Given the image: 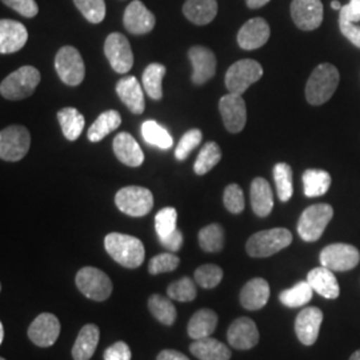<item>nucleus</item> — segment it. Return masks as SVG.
I'll list each match as a JSON object with an SVG mask.
<instances>
[{
  "mask_svg": "<svg viewBox=\"0 0 360 360\" xmlns=\"http://www.w3.org/2000/svg\"><path fill=\"white\" fill-rule=\"evenodd\" d=\"M319 259L323 267L334 272H345L355 269L359 264L360 252L354 245L334 243L323 248Z\"/></svg>",
  "mask_w": 360,
  "mask_h": 360,
  "instance_id": "9b49d317",
  "label": "nucleus"
},
{
  "mask_svg": "<svg viewBox=\"0 0 360 360\" xmlns=\"http://www.w3.org/2000/svg\"><path fill=\"white\" fill-rule=\"evenodd\" d=\"M334 217V208L326 203L306 208L297 221V233L304 242H316Z\"/></svg>",
  "mask_w": 360,
  "mask_h": 360,
  "instance_id": "39448f33",
  "label": "nucleus"
},
{
  "mask_svg": "<svg viewBox=\"0 0 360 360\" xmlns=\"http://www.w3.org/2000/svg\"><path fill=\"white\" fill-rule=\"evenodd\" d=\"M291 16L296 26L303 31L319 28L323 22V4L321 0H292Z\"/></svg>",
  "mask_w": 360,
  "mask_h": 360,
  "instance_id": "2eb2a0df",
  "label": "nucleus"
},
{
  "mask_svg": "<svg viewBox=\"0 0 360 360\" xmlns=\"http://www.w3.org/2000/svg\"><path fill=\"white\" fill-rule=\"evenodd\" d=\"M331 7H333L334 10H339V11L343 8V6L340 4V1H338V0H334V1L331 3Z\"/></svg>",
  "mask_w": 360,
  "mask_h": 360,
  "instance_id": "4d7b16f0",
  "label": "nucleus"
},
{
  "mask_svg": "<svg viewBox=\"0 0 360 360\" xmlns=\"http://www.w3.org/2000/svg\"><path fill=\"white\" fill-rule=\"evenodd\" d=\"M166 72H167L166 67L160 63L147 65V68L143 72V87L147 92V95L154 101H160L163 98L162 83H163V77L166 75Z\"/></svg>",
  "mask_w": 360,
  "mask_h": 360,
  "instance_id": "72a5a7b5",
  "label": "nucleus"
},
{
  "mask_svg": "<svg viewBox=\"0 0 360 360\" xmlns=\"http://www.w3.org/2000/svg\"><path fill=\"white\" fill-rule=\"evenodd\" d=\"M55 68L67 86H79L86 77V67L80 52L72 46L62 47L55 56Z\"/></svg>",
  "mask_w": 360,
  "mask_h": 360,
  "instance_id": "1a4fd4ad",
  "label": "nucleus"
},
{
  "mask_svg": "<svg viewBox=\"0 0 360 360\" xmlns=\"http://www.w3.org/2000/svg\"><path fill=\"white\" fill-rule=\"evenodd\" d=\"M148 309L155 319L165 326H172L178 316L174 303L166 296L159 294H155L148 299Z\"/></svg>",
  "mask_w": 360,
  "mask_h": 360,
  "instance_id": "f704fd0d",
  "label": "nucleus"
},
{
  "mask_svg": "<svg viewBox=\"0 0 360 360\" xmlns=\"http://www.w3.org/2000/svg\"><path fill=\"white\" fill-rule=\"evenodd\" d=\"M312 295H314V290L309 282H299L294 287L284 290L279 296V299L285 307L296 309V307L306 306L312 299Z\"/></svg>",
  "mask_w": 360,
  "mask_h": 360,
  "instance_id": "58836bf2",
  "label": "nucleus"
},
{
  "mask_svg": "<svg viewBox=\"0 0 360 360\" xmlns=\"http://www.w3.org/2000/svg\"><path fill=\"white\" fill-rule=\"evenodd\" d=\"M60 335V322L53 314H40L28 327V338L38 347H51Z\"/></svg>",
  "mask_w": 360,
  "mask_h": 360,
  "instance_id": "4468645a",
  "label": "nucleus"
},
{
  "mask_svg": "<svg viewBox=\"0 0 360 360\" xmlns=\"http://www.w3.org/2000/svg\"><path fill=\"white\" fill-rule=\"evenodd\" d=\"M31 136L25 126H10L0 132V158L6 162H19L26 156Z\"/></svg>",
  "mask_w": 360,
  "mask_h": 360,
  "instance_id": "9d476101",
  "label": "nucleus"
},
{
  "mask_svg": "<svg viewBox=\"0 0 360 360\" xmlns=\"http://www.w3.org/2000/svg\"><path fill=\"white\" fill-rule=\"evenodd\" d=\"M115 205L123 214L132 218H141L153 210L154 196L146 187L129 186L116 193Z\"/></svg>",
  "mask_w": 360,
  "mask_h": 360,
  "instance_id": "423d86ee",
  "label": "nucleus"
},
{
  "mask_svg": "<svg viewBox=\"0 0 360 360\" xmlns=\"http://www.w3.org/2000/svg\"><path fill=\"white\" fill-rule=\"evenodd\" d=\"M156 360H190L184 354H181L176 349H163Z\"/></svg>",
  "mask_w": 360,
  "mask_h": 360,
  "instance_id": "5fc2aeb1",
  "label": "nucleus"
},
{
  "mask_svg": "<svg viewBox=\"0 0 360 360\" xmlns=\"http://www.w3.org/2000/svg\"><path fill=\"white\" fill-rule=\"evenodd\" d=\"M227 340L230 346L236 349H251L255 347L259 342L257 324L247 316L238 318L229 327Z\"/></svg>",
  "mask_w": 360,
  "mask_h": 360,
  "instance_id": "aec40b11",
  "label": "nucleus"
},
{
  "mask_svg": "<svg viewBox=\"0 0 360 360\" xmlns=\"http://www.w3.org/2000/svg\"><path fill=\"white\" fill-rule=\"evenodd\" d=\"M104 248L116 263L126 269L141 267L146 257V250L142 242L127 233H108L104 238Z\"/></svg>",
  "mask_w": 360,
  "mask_h": 360,
  "instance_id": "f257e3e1",
  "label": "nucleus"
},
{
  "mask_svg": "<svg viewBox=\"0 0 360 360\" xmlns=\"http://www.w3.org/2000/svg\"><path fill=\"white\" fill-rule=\"evenodd\" d=\"M339 20H345L349 23H359L360 0H351L347 6H343V8L340 10Z\"/></svg>",
  "mask_w": 360,
  "mask_h": 360,
  "instance_id": "3c124183",
  "label": "nucleus"
},
{
  "mask_svg": "<svg viewBox=\"0 0 360 360\" xmlns=\"http://www.w3.org/2000/svg\"><path fill=\"white\" fill-rule=\"evenodd\" d=\"M218 315L215 311L202 309L196 311L187 326V333L191 339L199 340L214 334L218 326Z\"/></svg>",
  "mask_w": 360,
  "mask_h": 360,
  "instance_id": "c756f323",
  "label": "nucleus"
},
{
  "mask_svg": "<svg viewBox=\"0 0 360 360\" xmlns=\"http://www.w3.org/2000/svg\"><path fill=\"white\" fill-rule=\"evenodd\" d=\"M292 243V233L287 229H271L254 233L245 245L247 254L252 257H269Z\"/></svg>",
  "mask_w": 360,
  "mask_h": 360,
  "instance_id": "20e7f679",
  "label": "nucleus"
},
{
  "mask_svg": "<svg viewBox=\"0 0 360 360\" xmlns=\"http://www.w3.org/2000/svg\"><path fill=\"white\" fill-rule=\"evenodd\" d=\"M40 83V72L32 65H23L11 72L0 84V94L7 101H22L31 96Z\"/></svg>",
  "mask_w": 360,
  "mask_h": 360,
  "instance_id": "7ed1b4c3",
  "label": "nucleus"
},
{
  "mask_svg": "<svg viewBox=\"0 0 360 360\" xmlns=\"http://www.w3.org/2000/svg\"><path fill=\"white\" fill-rule=\"evenodd\" d=\"M274 179L276 184V191L281 202H288L292 198L294 186H292V169L287 163H278L274 167Z\"/></svg>",
  "mask_w": 360,
  "mask_h": 360,
  "instance_id": "ea45409f",
  "label": "nucleus"
},
{
  "mask_svg": "<svg viewBox=\"0 0 360 360\" xmlns=\"http://www.w3.org/2000/svg\"><path fill=\"white\" fill-rule=\"evenodd\" d=\"M349 360H360V349L355 351V352L351 355Z\"/></svg>",
  "mask_w": 360,
  "mask_h": 360,
  "instance_id": "bf43d9fd",
  "label": "nucleus"
},
{
  "mask_svg": "<svg viewBox=\"0 0 360 360\" xmlns=\"http://www.w3.org/2000/svg\"><path fill=\"white\" fill-rule=\"evenodd\" d=\"M142 136L150 146H155L162 150H168L174 144V139L167 129L162 127L155 120H147L143 123Z\"/></svg>",
  "mask_w": 360,
  "mask_h": 360,
  "instance_id": "c9c22d12",
  "label": "nucleus"
},
{
  "mask_svg": "<svg viewBox=\"0 0 360 360\" xmlns=\"http://www.w3.org/2000/svg\"><path fill=\"white\" fill-rule=\"evenodd\" d=\"M167 295L178 302H193L196 297V285L190 278H181L168 285Z\"/></svg>",
  "mask_w": 360,
  "mask_h": 360,
  "instance_id": "c03bdc74",
  "label": "nucleus"
},
{
  "mask_svg": "<svg viewBox=\"0 0 360 360\" xmlns=\"http://www.w3.org/2000/svg\"><path fill=\"white\" fill-rule=\"evenodd\" d=\"M220 159H221V150L218 144L215 142L206 143L196 158V162L193 166L195 174L199 176L206 175L218 165Z\"/></svg>",
  "mask_w": 360,
  "mask_h": 360,
  "instance_id": "4c0bfd02",
  "label": "nucleus"
},
{
  "mask_svg": "<svg viewBox=\"0 0 360 360\" xmlns=\"http://www.w3.org/2000/svg\"><path fill=\"white\" fill-rule=\"evenodd\" d=\"M251 207L259 218L269 217L274 208V195L270 183L263 178H255L250 188Z\"/></svg>",
  "mask_w": 360,
  "mask_h": 360,
  "instance_id": "393cba45",
  "label": "nucleus"
},
{
  "mask_svg": "<svg viewBox=\"0 0 360 360\" xmlns=\"http://www.w3.org/2000/svg\"><path fill=\"white\" fill-rule=\"evenodd\" d=\"M104 55L117 74H127L134 65V53L129 39L120 32L110 34L104 41Z\"/></svg>",
  "mask_w": 360,
  "mask_h": 360,
  "instance_id": "f8f14e48",
  "label": "nucleus"
},
{
  "mask_svg": "<svg viewBox=\"0 0 360 360\" xmlns=\"http://www.w3.org/2000/svg\"><path fill=\"white\" fill-rule=\"evenodd\" d=\"M27 40L28 31L25 25L11 19L0 20V52L3 55L20 51Z\"/></svg>",
  "mask_w": 360,
  "mask_h": 360,
  "instance_id": "412c9836",
  "label": "nucleus"
},
{
  "mask_svg": "<svg viewBox=\"0 0 360 360\" xmlns=\"http://www.w3.org/2000/svg\"><path fill=\"white\" fill-rule=\"evenodd\" d=\"M3 4L13 8L25 18H34L39 13L38 4L35 0H1Z\"/></svg>",
  "mask_w": 360,
  "mask_h": 360,
  "instance_id": "09e8293b",
  "label": "nucleus"
},
{
  "mask_svg": "<svg viewBox=\"0 0 360 360\" xmlns=\"http://www.w3.org/2000/svg\"><path fill=\"white\" fill-rule=\"evenodd\" d=\"M180 259L171 254V252H165V254H159L156 257H153L148 263V272L151 275H159L163 272H171V271L176 270L179 266Z\"/></svg>",
  "mask_w": 360,
  "mask_h": 360,
  "instance_id": "de8ad7c7",
  "label": "nucleus"
},
{
  "mask_svg": "<svg viewBox=\"0 0 360 360\" xmlns=\"http://www.w3.org/2000/svg\"><path fill=\"white\" fill-rule=\"evenodd\" d=\"M303 186L307 198L322 196L330 190L331 175L324 169L311 168L303 174Z\"/></svg>",
  "mask_w": 360,
  "mask_h": 360,
  "instance_id": "2f4dec72",
  "label": "nucleus"
},
{
  "mask_svg": "<svg viewBox=\"0 0 360 360\" xmlns=\"http://www.w3.org/2000/svg\"><path fill=\"white\" fill-rule=\"evenodd\" d=\"M176 223H178V211L174 207L162 208L155 217V230L158 233V238L163 239L175 230H178Z\"/></svg>",
  "mask_w": 360,
  "mask_h": 360,
  "instance_id": "a19ab883",
  "label": "nucleus"
},
{
  "mask_svg": "<svg viewBox=\"0 0 360 360\" xmlns=\"http://www.w3.org/2000/svg\"><path fill=\"white\" fill-rule=\"evenodd\" d=\"M0 360H6V359H4V358H1V359H0Z\"/></svg>",
  "mask_w": 360,
  "mask_h": 360,
  "instance_id": "052dcab7",
  "label": "nucleus"
},
{
  "mask_svg": "<svg viewBox=\"0 0 360 360\" xmlns=\"http://www.w3.org/2000/svg\"><path fill=\"white\" fill-rule=\"evenodd\" d=\"M4 340V326L3 323H0V343H3Z\"/></svg>",
  "mask_w": 360,
  "mask_h": 360,
  "instance_id": "13d9d810",
  "label": "nucleus"
},
{
  "mask_svg": "<svg viewBox=\"0 0 360 360\" xmlns=\"http://www.w3.org/2000/svg\"><path fill=\"white\" fill-rule=\"evenodd\" d=\"M122 124V116L115 110H108L98 116L89 129V141L92 143L101 142L112 131L119 129Z\"/></svg>",
  "mask_w": 360,
  "mask_h": 360,
  "instance_id": "7c9ffc66",
  "label": "nucleus"
},
{
  "mask_svg": "<svg viewBox=\"0 0 360 360\" xmlns=\"http://www.w3.org/2000/svg\"><path fill=\"white\" fill-rule=\"evenodd\" d=\"M126 30L132 35H144L154 30L156 19L141 0L131 1L123 16Z\"/></svg>",
  "mask_w": 360,
  "mask_h": 360,
  "instance_id": "dca6fc26",
  "label": "nucleus"
},
{
  "mask_svg": "<svg viewBox=\"0 0 360 360\" xmlns=\"http://www.w3.org/2000/svg\"><path fill=\"white\" fill-rule=\"evenodd\" d=\"M159 242L163 247H166L168 251L176 252V251H179L181 245H183V233L179 230H175L166 238L159 239Z\"/></svg>",
  "mask_w": 360,
  "mask_h": 360,
  "instance_id": "864d4df0",
  "label": "nucleus"
},
{
  "mask_svg": "<svg viewBox=\"0 0 360 360\" xmlns=\"http://www.w3.org/2000/svg\"><path fill=\"white\" fill-rule=\"evenodd\" d=\"M58 119H59L62 131L65 134V139L71 142L77 141L84 129V123H86L84 116L74 107H65L58 112Z\"/></svg>",
  "mask_w": 360,
  "mask_h": 360,
  "instance_id": "473e14b6",
  "label": "nucleus"
},
{
  "mask_svg": "<svg viewBox=\"0 0 360 360\" xmlns=\"http://www.w3.org/2000/svg\"><path fill=\"white\" fill-rule=\"evenodd\" d=\"M77 10L92 23L99 25L105 18V3L104 0H74Z\"/></svg>",
  "mask_w": 360,
  "mask_h": 360,
  "instance_id": "79ce46f5",
  "label": "nucleus"
},
{
  "mask_svg": "<svg viewBox=\"0 0 360 360\" xmlns=\"http://www.w3.org/2000/svg\"><path fill=\"white\" fill-rule=\"evenodd\" d=\"M323 322L322 309L318 307H306L296 316L295 333L297 339L304 346H312L321 331Z\"/></svg>",
  "mask_w": 360,
  "mask_h": 360,
  "instance_id": "a211bd4d",
  "label": "nucleus"
},
{
  "mask_svg": "<svg viewBox=\"0 0 360 360\" xmlns=\"http://www.w3.org/2000/svg\"><path fill=\"white\" fill-rule=\"evenodd\" d=\"M263 77V67L257 60L242 59L227 70L226 87L231 94L243 95L248 87H251Z\"/></svg>",
  "mask_w": 360,
  "mask_h": 360,
  "instance_id": "6e6552de",
  "label": "nucleus"
},
{
  "mask_svg": "<svg viewBox=\"0 0 360 360\" xmlns=\"http://www.w3.org/2000/svg\"><path fill=\"white\" fill-rule=\"evenodd\" d=\"M269 1H270V0H245L247 6H248L250 8H252V10H257V8H260V7L266 6Z\"/></svg>",
  "mask_w": 360,
  "mask_h": 360,
  "instance_id": "6e6d98bb",
  "label": "nucleus"
},
{
  "mask_svg": "<svg viewBox=\"0 0 360 360\" xmlns=\"http://www.w3.org/2000/svg\"><path fill=\"white\" fill-rule=\"evenodd\" d=\"M202 138H203V135H202V131L198 129H190V131H187L183 136H181V139H180L179 143H178V146H176V150H175V158L178 159V160H186L190 154H191V151L195 150L200 142H202Z\"/></svg>",
  "mask_w": 360,
  "mask_h": 360,
  "instance_id": "a18cd8bd",
  "label": "nucleus"
},
{
  "mask_svg": "<svg viewBox=\"0 0 360 360\" xmlns=\"http://www.w3.org/2000/svg\"><path fill=\"white\" fill-rule=\"evenodd\" d=\"M75 282L77 290L86 297L95 302L107 300L114 291L110 276L95 267H83L82 270L77 271Z\"/></svg>",
  "mask_w": 360,
  "mask_h": 360,
  "instance_id": "0eeeda50",
  "label": "nucleus"
},
{
  "mask_svg": "<svg viewBox=\"0 0 360 360\" xmlns=\"http://www.w3.org/2000/svg\"><path fill=\"white\" fill-rule=\"evenodd\" d=\"M193 278L198 285L206 290L215 288L223 279V270L217 264H203L196 269Z\"/></svg>",
  "mask_w": 360,
  "mask_h": 360,
  "instance_id": "37998d69",
  "label": "nucleus"
},
{
  "mask_svg": "<svg viewBox=\"0 0 360 360\" xmlns=\"http://www.w3.org/2000/svg\"><path fill=\"white\" fill-rule=\"evenodd\" d=\"M104 360H131L132 354L129 345L124 342H116L104 351Z\"/></svg>",
  "mask_w": 360,
  "mask_h": 360,
  "instance_id": "8fccbe9b",
  "label": "nucleus"
},
{
  "mask_svg": "<svg viewBox=\"0 0 360 360\" xmlns=\"http://www.w3.org/2000/svg\"><path fill=\"white\" fill-rule=\"evenodd\" d=\"M193 65V82L198 86L207 83L217 74L215 53L203 46H193L188 51Z\"/></svg>",
  "mask_w": 360,
  "mask_h": 360,
  "instance_id": "f3484780",
  "label": "nucleus"
},
{
  "mask_svg": "<svg viewBox=\"0 0 360 360\" xmlns=\"http://www.w3.org/2000/svg\"><path fill=\"white\" fill-rule=\"evenodd\" d=\"M307 282L315 292L327 299H336L340 294V288L334 271L326 267H316L311 270L307 275Z\"/></svg>",
  "mask_w": 360,
  "mask_h": 360,
  "instance_id": "a878e982",
  "label": "nucleus"
},
{
  "mask_svg": "<svg viewBox=\"0 0 360 360\" xmlns=\"http://www.w3.org/2000/svg\"><path fill=\"white\" fill-rule=\"evenodd\" d=\"M101 331L96 324H86L77 334L72 347L74 360H90L99 345Z\"/></svg>",
  "mask_w": 360,
  "mask_h": 360,
  "instance_id": "cd10ccee",
  "label": "nucleus"
},
{
  "mask_svg": "<svg viewBox=\"0 0 360 360\" xmlns=\"http://www.w3.org/2000/svg\"><path fill=\"white\" fill-rule=\"evenodd\" d=\"M339 71L335 65L323 63L318 65L306 86V98L312 105H321L331 99L339 86Z\"/></svg>",
  "mask_w": 360,
  "mask_h": 360,
  "instance_id": "f03ea898",
  "label": "nucleus"
},
{
  "mask_svg": "<svg viewBox=\"0 0 360 360\" xmlns=\"http://www.w3.org/2000/svg\"><path fill=\"white\" fill-rule=\"evenodd\" d=\"M271 31L269 23L263 18H254L245 22L238 32V44L240 49L251 51L263 47L269 39Z\"/></svg>",
  "mask_w": 360,
  "mask_h": 360,
  "instance_id": "6ab92c4d",
  "label": "nucleus"
},
{
  "mask_svg": "<svg viewBox=\"0 0 360 360\" xmlns=\"http://www.w3.org/2000/svg\"><path fill=\"white\" fill-rule=\"evenodd\" d=\"M199 245L206 252H219L224 247V230L218 223L203 227L198 235Z\"/></svg>",
  "mask_w": 360,
  "mask_h": 360,
  "instance_id": "e433bc0d",
  "label": "nucleus"
},
{
  "mask_svg": "<svg viewBox=\"0 0 360 360\" xmlns=\"http://www.w3.org/2000/svg\"><path fill=\"white\" fill-rule=\"evenodd\" d=\"M114 153L119 162L129 167H139L144 162V154L139 143L129 132L117 134L112 143Z\"/></svg>",
  "mask_w": 360,
  "mask_h": 360,
  "instance_id": "5701e85b",
  "label": "nucleus"
},
{
  "mask_svg": "<svg viewBox=\"0 0 360 360\" xmlns=\"http://www.w3.org/2000/svg\"><path fill=\"white\" fill-rule=\"evenodd\" d=\"M223 202L231 214H240L245 211V193L238 184H230L226 187Z\"/></svg>",
  "mask_w": 360,
  "mask_h": 360,
  "instance_id": "49530a36",
  "label": "nucleus"
},
{
  "mask_svg": "<svg viewBox=\"0 0 360 360\" xmlns=\"http://www.w3.org/2000/svg\"><path fill=\"white\" fill-rule=\"evenodd\" d=\"M116 94L132 114L139 115L144 112V92L142 84L136 77H126L120 79L116 84Z\"/></svg>",
  "mask_w": 360,
  "mask_h": 360,
  "instance_id": "4be33fe9",
  "label": "nucleus"
},
{
  "mask_svg": "<svg viewBox=\"0 0 360 360\" xmlns=\"http://www.w3.org/2000/svg\"><path fill=\"white\" fill-rule=\"evenodd\" d=\"M219 111L226 129L231 134H238L245 129L247 123V108L242 95L229 92L221 96L219 102Z\"/></svg>",
  "mask_w": 360,
  "mask_h": 360,
  "instance_id": "ddd939ff",
  "label": "nucleus"
},
{
  "mask_svg": "<svg viewBox=\"0 0 360 360\" xmlns=\"http://www.w3.org/2000/svg\"><path fill=\"white\" fill-rule=\"evenodd\" d=\"M339 27L342 34L356 47L360 49V27L356 23H349L345 20H339Z\"/></svg>",
  "mask_w": 360,
  "mask_h": 360,
  "instance_id": "603ef678",
  "label": "nucleus"
},
{
  "mask_svg": "<svg viewBox=\"0 0 360 360\" xmlns=\"http://www.w3.org/2000/svg\"><path fill=\"white\" fill-rule=\"evenodd\" d=\"M190 351L199 360H230L231 358V349L218 339L210 336L195 340L190 346Z\"/></svg>",
  "mask_w": 360,
  "mask_h": 360,
  "instance_id": "c85d7f7f",
  "label": "nucleus"
},
{
  "mask_svg": "<svg viewBox=\"0 0 360 360\" xmlns=\"http://www.w3.org/2000/svg\"><path fill=\"white\" fill-rule=\"evenodd\" d=\"M239 299L245 309L257 311L263 309L270 299V284L263 278H254L245 284Z\"/></svg>",
  "mask_w": 360,
  "mask_h": 360,
  "instance_id": "b1692460",
  "label": "nucleus"
},
{
  "mask_svg": "<svg viewBox=\"0 0 360 360\" xmlns=\"http://www.w3.org/2000/svg\"><path fill=\"white\" fill-rule=\"evenodd\" d=\"M184 16L196 26L211 23L218 13L217 0H186L183 6Z\"/></svg>",
  "mask_w": 360,
  "mask_h": 360,
  "instance_id": "bb28decb",
  "label": "nucleus"
}]
</instances>
